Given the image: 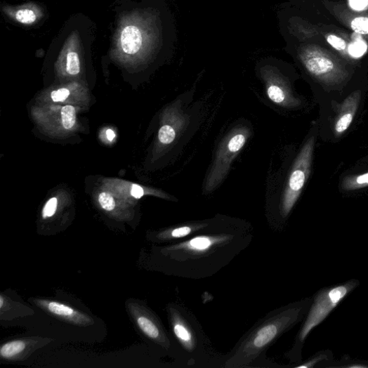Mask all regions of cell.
Listing matches in <instances>:
<instances>
[{"instance_id": "cell-1", "label": "cell", "mask_w": 368, "mask_h": 368, "mask_svg": "<svg viewBox=\"0 0 368 368\" xmlns=\"http://www.w3.org/2000/svg\"><path fill=\"white\" fill-rule=\"evenodd\" d=\"M247 236L249 235L239 233V231H209L173 245L169 251L176 257L178 275L186 277L188 272V277H190L191 272L199 270V265L202 267L210 259L221 260L223 254H237L240 248L244 247L247 242L244 239Z\"/></svg>"}, {"instance_id": "cell-2", "label": "cell", "mask_w": 368, "mask_h": 368, "mask_svg": "<svg viewBox=\"0 0 368 368\" xmlns=\"http://www.w3.org/2000/svg\"><path fill=\"white\" fill-rule=\"evenodd\" d=\"M301 309L290 308L275 312L258 324L240 343L225 367H242L251 365L268 346L279 339L297 320Z\"/></svg>"}, {"instance_id": "cell-3", "label": "cell", "mask_w": 368, "mask_h": 368, "mask_svg": "<svg viewBox=\"0 0 368 368\" xmlns=\"http://www.w3.org/2000/svg\"><path fill=\"white\" fill-rule=\"evenodd\" d=\"M251 134L247 126H238L231 131L221 143L209 173L206 179L204 192L210 193L223 181L232 162L239 155Z\"/></svg>"}, {"instance_id": "cell-4", "label": "cell", "mask_w": 368, "mask_h": 368, "mask_svg": "<svg viewBox=\"0 0 368 368\" xmlns=\"http://www.w3.org/2000/svg\"><path fill=\"white\" fill-rule=\"evenodd\" d=\"M315 146V139L312 137L305 143L296 157L282 199L281 213L283 218L289 216L310 175Z\"/></svg>"}, {"instance_id": "cell-5", "label": "cell", "mask_w": 368, "mask_h": 368, "mask_svg": "<svg viewBox=\"0 0 368 368\" xmlns=\"http://www.w3.org/2000/svg\"><path fill=\"white\" fill-rule=\"evenodd\" d=\"M157 41L155 27L140 17L129 18L121 25L117 49L127 56L139 55L153 48Z\"/></svg>"}, {"instance_id": "cell-6", "label": "cell", "mask_w": 368, "mask_h": 368, "mask_svg": "<svg viewBox=\"0 0 368 368\" xmlns=\"http://www.w3.org/2000/svg\"><path fill=\"white\" fill-rule=\"evenodd\" d=\"M355 283H348L323 291L317 295L313 308L298 334L303 343L311 331L322 322L337 305L355 288Z\"/></svg>"}, {"instance_id": "cell-7", "label": "cell", "mask_w": 368, "mask_h": 368, "mask_svg": "<svg viewBox=\"0 0 368 368\" xmlns=\"http://www.w3.org/2000/svg\"><path fill=\"white\" fill-rule=\"evenodd\" d=\"M300 58L305 70L324 84H339L346 77L341 67L320 50L304 49L300 53Z\"/></svg>"}, {"instance_id": "cell-8", "label": "cell", "mask_w": 368, "mask_h": 368, "mask_svg": "<svg viewBox=\"0 0 368 368\" xmlns=\"http://www.w3.org/2000/svg\"><path fill=\"white\" fill-rule=\"evenodd\" d=\"M268 98L275 104L284 107L298 106V100L284 77L275 69L267 67L261 70Z\"/></svg>"}, {"instance_id": "cell-9", "label": "cell", "mask_w": 368, "mask_h": 368, "mask_svg": "<svg viewBox=\"0 0 368 368\" xmlns=\"http://www.w3.org/2000/svg\"><path fill=\"white\" fill-rule=\"evenodd\" d=\"M171 316L173 334L183 348L190 353L197 351L199 336L192 324L180 311L174 310Z\"/></svg>"}, {"instance_id": "cell-10", "label": "cell", "mask_w": 368, "mask_h": 368, "mask_svg": "<svg viewBox=\"0 0 368 368\" xmlns=\"http://www.w3.org/2000/svg\"><path fill=\"white\" fill-rule=\"evenodd\" d=\"M168 112V120L160 128L158 136L159 142L164 145L171 144L190 121V117L183 112L180 105H175Z\"/></svg>"}, {"instance_id": "cell-11", "label": "cell", "mask_w": 368, "mask_h": 368, "mask_svg": "<svg viewBox=\"0 0 368 368\" xmlns=\"http://www.w3.org/2000/svg\"><path fill=\"white\" fill-rule=\"evenodd\" d=\"M360 99V91H355L344 100L334 120L335 136L343 135L350 128L358 109Z\"/></svg>"}, {"instance_id": "cell-12", "label": "cell", "mask_w": 368, "mask_h": 368, "mask_svg": "<svg viewBox=\"0 0 368 368\" xmlns=\"http://www.w3.org/2000/svg\"><path fill=\"white\" fill-rule=\"evenodd\" d=\"M79 41L77 35H72L67 41L60 56L61 65L71 76H76L81 70L79 53Z\"/></svg>"}, {"instance_id": "cell-13", "label": "cell", "mask_w": 368, "mask_h": 368, "mask_svg": "<svg viewBox=\"0 0 368 368\" xmlns=\"http://www.w3.org/2000/svg\"><path fill=\"white\" fill-rule=\"evenodd\" d=\"M37 304L41 308L48 310L54 315L65 317L75 323L86 324L88 322V318L86 316L77 313L65 304L44 300L38 301Z\"/></svg>"}, {"instance_id": "cell-14", "label": "cell", "mask_w": 368, "mask_h": 368, "mask_svg": "<svg viewBox=\"0 0 368 368\" xmlns=\"http://www.w3.org/2000/svg\"><path fill=\"white\" fill-rule=\"evenodd\" d=\"M209 227V224L205 222L195 223L188 225L178 226L166 232L164 237L169 239H180L193 235L197 232H203Z\"/></svg>"}, {"instance_id": "cell-15", "label": "cell", "mask_w": 368, "mask_h": 368, "mask_svg": "<svg viewBox=\"0 0 368 368\" xmlns=\"http://www.w3.org/2000/svg\"><path fill=\"white\" fill-rule=\"evenodd\" d=\"M12 16L20 23L30 25L40 18L41 11L35 6H24L13 11Z\"/></svg>"}, {"instance_id": "cell-16", "label": "cell", "mask_w": 368, "mask_h": 368, "mask_svg": "<svg viewBox=\"0 0 368 368\" xmlns=\"http://www.w3.org/2000/svg\"><path fill=\"white\" fill-rule=\"evenodd\" d=\"M368 187V172L364 173L348 176L344 178L342 183L343 190L350 192L358 190Z\"/></svg>"}, {"instance_id": "cell-17", "label": "cell", "mask_w": 368, "mask_h": 368, "mask_svg": "<svg viewBox=\"0 0 368 368\" xmlns=\"http://www.w3.org/2000/svg\"><path fill=\"white\" fill-rule=\"evenodd\" d=\"M137 323L140 329L145 333L150 339L158 340L161 336V331L158 326L146 317H139L137 319Z\"/></svg>"}, {"instance_id": "cell-18", "label": "cell", "mask_w": 368, "mask_h": 368, "mask_svg": "<svg viewBox=\"0 0 368 368\" xmlns=\"http://www.w3.org/2000/svg\"><path fill=\"white\" fill-rule=\"evenodd\" d=\"M25 348V343L22 341L8 343L0 349V355L3 358L10 359L22 353Z\"/></svg>"}, {"instance_id": "cell-19", "label": "cell", "mask_w": 368, "mask_h": 368, "mask_svg": "<svg viewBox=\"0 0 368 368\" xmlns=\"http://www.w3.org/2000/svg\"><path fill=\"white\" fill-rule=\"evenodd\" d=\"M61 121L66 130H71L76 124V110L72 105L65 106L60 112Z\"/></svg>"}, {"instance_id": "cell-20", "label": "cell", "mask_w": 368, "mask_h": 368, "mask_svg": "<svg viewBox=\"0 0 368 368\" xmlns=\"http://www.w3.org/2000/svg\"><path fill=\"white\" fill-rule=\"evenodd\" d=\"M351 29L354 32L361 35L368 34V18L357 17L354 18L350 23Z\"/></svg>"}, {"instance_id": "cell-21", "label": "cell", "mask_w": 368, "mask_h": 368, "mask_svg": "<svg viewBox=\"0 0 368 368\" xmlns=\"http://www.w3.org/2000/svg\"><path fill=\"white\" fill-rule=\"evenodd\" d=\"M99 202L102 208L106 211H112L115 207L113 197L107 192H102L99 196Z\"/></svg>"}, {"instance_id": "cell-22", "label": "cell", "mask_w": 368, "mask_h": 368, "mask_svg": "<svg viewBox=\"0 0 368 368\" xmlns=\"http://www.w3.org/2000/svg\"><path fill=\"white\" fill-rule=\"evenodd\" d=\"M327 41L337 51H343L347 47V43L341 37L330 34L327 37Z\"/></svg>"}, {"instance_id": "cell-23", "label": "cell", "mask_w": 368, "mask_h": 368, "mask_svg": "<svg viewBox=\"0 0 368 368\" xmlns=\"http://www.w3.org/2000/svg\"><path fill=\"white\" fill-rule=\"evenodd\" d=\"M58 206V199L55 197L50 199L46 204L42 216L44 218H51L54 216Z\"/></svg>"}, {"instance_id": "cell-24", "label": "cell", "mask_w": 368, "mask_h": 368, "mask_svg": "<svg viewBox=\"0 0 368 368\" xmlns=\"http://www.w3.org/2000/svg\"><path fill=\"white\" fill-rule=\"evenodd\" d=\"M70 96V91L67 88H61L51 92V99L55 103L64 102Z\"/></svg>"}, {"instance_id": "cell-25", "label": "cell", "mask_w": 368, "mask_h": 368, "mask_svg": "<svg viewBox=\"0 0 368 368\" xmlns=\"http://www.w3.org/2000/svg\"><path fill=\"white\" fill-rule=\"evenodd\" d=\"M367 51V45L362 41H356L349 48L350 53L354 57L362 56Z\"/></svg>"}, {"instance_id": "cell-26", "label": "cell", "mask_w": 368, "mask_h": 368, "mask_svg": "<svg viewBox=\"0 0 368 368\" xmlns=\"http://www.w3.org/2000/svg\"><path fill=\"white\" fill-rule=\"evenodd\" d=\"M368 4V0H350V5L352 8L356 11L364 9Z\"/></svg>"}, {"instance_id": "cell-27", "label": "cell", "mask_w": 368, "mask_h": 368, "mask_svg": "<svg viewBox=\"0 0 368 368\" xmlns=\"http://www.w3.org/2000/svg\"><path fill=\"white\" fill-rule=\"evenodd\" d=\"M131 195L136 199H140L144 195V190L138 184H133Z\"/></svg>"}, {"instance_id": "cell-28", "label": "cell", "mask_w": 368, "mask_h": 368, "mask_svg": "<svg viewBox=\"0 0 368 368\" xmlns=\"http://www.w3.org/2000/svg\"><path fill=\"white\" fill-rule=\"evenodd\" d=\"M322 360V357H319L308 363H306L305 364H303V365H300L297 367L298 368H301V367H313L315 365V364L317 363V362L320 361Z\"/></svg>"}, {"instance_id": "cell-29", "label": "cell", "mask_w": 368, "mask_h": 368, "mask_svg": "<svg viewBox=\"0 0 368 368\" xmlns=\"http://www.w3.org/2000/svg\"><path fill=\"white\" fill-rule=\"evenodd\" d=\"M106 136H107V139L110 140V141H112L114 138H115V133L114 132L111 130V129H108L106 132Z\"/></svg>"}, {"instance_id": "cell-30", "label": "cell", "mask_w": 368, "mask_h": 368, "mask_svg": "<svg viewBox=\"0 0 368 368\" xmlns=\"http://www.w3.org/2000/svg\"><path fill=\"white\" fill-rule=\"evenodd\" d=\"M4 303V299L1 296V298H0V308H1V309L3 308Z\"/></svg>"}, {"instance_id": "cell-31", "label": "cell", "mask_w": 368, "mask_h": 368, "mask_svg": "<svg viewBox=\"0 0 368 368\" xmlns=\"http://www.w3.org/2000/svg\"><path fill=\"white\" fill-rule=\"evenodd\" d=\"M349 367H366V366L364 365H357V364H355V365H350V366H348Z\"/></svg>"}]
</instances>
